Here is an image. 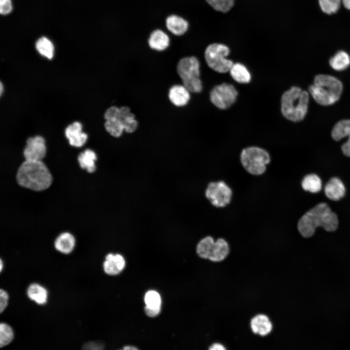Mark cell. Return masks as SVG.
Listing matches in <instances>:
<instances>
[{"mask_svg": "<svg viewBox=\"0 0 350 350\" xmlns=\"http://www.w3.org/2000/svg\"><path fill=\"white\" fill-rule=\"evenodd\" d=\"M338 219L326 203L316 205L304 214L298 223L299 233L305 238L312 236L317 227H321L329 232L335 231L338 228Z\"/></svg>", "mask_w": 350, "mask_h": 350, "instance_id": "cell-1", "label": "cell"}, {"mask_svg": "<svg viewBox=\"0 0 350 350\" xmlns=\"http://www.w3.org/2000/svg\"><path fill=\"white\" fill-rule=\"evenodd\" d=\"M16 179L20 186L35 191L47 189L52 180L49 170L41 160H25L17 171Z\"/></svg>", "mask_w": 350, "mask_h": 350, "instance_id": "cell-2", "label": "cell"}, {"mask_svg": "<svg viewBox=\"0 0 350 350\" xmlns=\"http://www.w3.org/2000/svg\"><path fill=\"white\" fill-rule=\"evenodd\" d=\"M343 90L341 82L337 78L328 74L315 76L313 84L309 87V92L318 104L329 105L340 98Z\"/></svg>", "mask_w": 350, "mask_h": 350, "instance_id": "cell-3", "label": "cell"}, {"mask_svg": "<svg viewBox=\"0 0 350 350\" xmlns=\"http://www.w3.org/2000/svg\"><path fill=\"white\" fill-rule=\"evenodd\" d=\"M309 101V93L296 86L285 91L281 98V111L287 119L298 122L305 117Z\"/></svg>", "mask_w": 350, "mask_h": 350, "instance_id": "cell-4", "label": "cell"}, {"mask_svg": "<svg viewBox=\"0 0 350 350\" xmlns=\"http://www.w3.org/2000/svg\"><path fill=\"white\" fill-rule=\"evenodd\" d=\"M176 72L182 84L192 93H199L203 90L200 78V63L194 55L181 58L176 66Z\"/></svg>", "mask_w": 350, "mask_h": 350, "instance_id": "cell-5", "label": "cell"}, {"mask_svg": "<svg viewBox=\"0 0 350 350\" xmlns=\"http://www.w3.org/2000/svg\"><path fill=\"white\" fill-rule=\"evenodd\" d=\"M270 159L267 151L256 146L244 148L241 154L243 166L247 172L253 175H261L264 173Z\"/></svg>", "mask_w": 350, "mask_h": 350, "instance_id": "cell-6", "label": "cell"}, {"mask_svg": "<svg viewBox=\"0 0 350 350\" xmlns=\"http://www.w3.org/2000/svg\"><path fill=\"white\" fill-rule=\"evenodd\" d=\"M228 47L223 44L215 43L209 45L204 52V58L207 65L212 70L221 73L229 71L233 65L232 61L228 59Z\"/></svg>", "mask_w": 350, "mask_h": 350, "instance_id": "cell-7", "label": "cell"}, {"mask_svg": "<svg viewBox=\"0 0 350 350\" xmlns=\"http://www.w3.org/2000/svg\"><path fill=\"white\" fill-rule=\"evenodd\" d=\"M238 92L231 84L226 83L213 87L210 93L211 102L220 109H227L236 101Z\"/></svg>", "mask_w": 350, "mask_h": 350, "instance_id": "cell-8", "label": "cell"}, {"mask_svg": "<svg viewBox=\"0 0 350 350\" xmlns=\"http://www.w3.org/2000/svg\"><path fill=\"white\" fill-rule=\"evenodd\" d=\"M232 192L223 181L210 182L206 190L205 195L211 204L218 208H223L230 202Z\"/></svg>", "mask_w": 350, "mask_h": 350, "instance_id": "cell-9", "label": "cell"}, {"mask_svg": "<svg viewBox=\"0 0 350 350\" xmlns=\"http://www.w3.org/2000/svg\"><path fill=\"white\" fill-rule=\"evenodd\" d=\"M46 153L45 140L42 137L36 136L27 139L23 150L25 160H41L45 156Z\"/></svg>", "mask_w": 350, "mask_h": 350, "instance_id": "cell-10", "label": "cell"}, {"mask_svg": "<svg viewBox=\"0 0 350 350\" xmlns=\"http://www.w3.org/2000/svg\"><path fill=\"white\" fill-rule=\"evenodd\" d=\"M191 93L182 84L177 83L169 88L167 97L173 106L177 108H183L189 104L191 99Z\"/></svg>", "mask_w": 350, "mask_h": 350, "instance_id": "cell-11", "label": "cell"}, {"mask_svg": "<svg viewBox=\"0 0 350 350\" xmlns=\"http://www.w3.org/2000/svg\"><path fill=\"white\" fill-rule=\"evenodd\" d=\"M114 118L118 119L122 122L124 131L126 133H132L138 128L139 122L136 115L128 105L119 106L115 115L109 119Z\"/></svg>", "mask_w": 350, "mask_h": 350, "instance_id": "cell-12", "label": "cell"}, {"mask_svg": "<svg viewBox=\"0 0 350 350\" xmlns=\"http://www.w3.org/2000/svg\"><path fill=\"white\" fill-rule=\"evenodd\" d=\"M331 135L336 141L348 138L341 149L344 155L350 157V120H343L337 122L332 129Z\"/></svg>", "mask_w": 350, "mask_h": 350, "instance_id": "cell-13", "label": "cell"}, {"mask_svg": "<svg viewBox=\"0 0 350 350\" xmlns=\"http://www.w3.org/2000/svg\"><path fill=\"white\" fill-rule=\"evenodd\" d=\"M249 324L252 332L262 337L269 334L273 329V324L270 317L263 313L254 315L250 319Z\"/></svg>", "mask_w": 350, "mask_h": 350, "instance_id": "cell-14", "label": "cell"}, {"mask_svg": "<svg viewBox=\"0 0 350 350\" xmlns=\"http://www.w3.org/2000/svg\"><path fill=\"white\" fill-rule=\"evenodd\" d=\"M149 48L155 52H161L166 51L171 45V39L164 31L158 29L153 30L147 39Z\"/></svg>", "mask_w": 350, "mask_h": 350, "instance_id": "cell-15", "label": "cell"}, {"mask_svg": "<svg viewBox=\"0 0 350 350\" xmlns=\"http://www.w3.org/2000/svg\"><path fill=\"white\" fill-rule=\"evenodd\" d=\"M65 134L71 146L80 147L86 142L88 135L82 132L80 122H75L69 125L65 129Z\"/></svg>", "mask_w": 350, "mask_h": 350, "instance_id": "cell-16", "label": "cell"}, {"mask_svg": "<svg viewBox=\"0 0 350 350\" xmlns=\"http://www.w3.org/2000/svg\"><path fill=\"white\" fill-rule=\"evenodd\" d=\"M167 29L174 35L182 36L189 29L188 22L181 17L176 15L168 16L165 20Z\"/></svg>", "mask_w": 350, "mask_h": 350, "instance_id": "cell-17", "label": "cell"}, {"mask_svg": "<svg viewBox=\"0 0 350 350\" xmlns=\"http://www.w3.org/2000/svg\"><path fill=\"white\" fill-rule=\"evenodd\" d=\"M326 196L332 201H338L343 197L346 188L342 181L337 177L331 178L324 187Z\"/></svg>", "mask_w": 350, "mask_h": 350, "instance_id": "cell-18", "label": "cell"}, {"mask_svg": "<svg viewBox=\"0 0 350 350\" xmlns=\"http://www.w3.org/2000/svg\"><path fill=\"white\" fill-rule=\"evenodd\" d=\"M125 261L120 254L109 253L105 257L103 268L105 273L109 275H116L124 268Z\"/></svg>", "mask_w": 350, "mask_h": 350, "instance_id": "cell-19", "label": "cell"}, {"mask_svg": "<svg viewBox=\"0 0 350 350\" xmlns=\"http://www.w3.org/2000/svg\"><path fill=\"white\" fill-rule=\"evenodd\" d=\"M144 301L146 304L145 312L148 316L155 317L159 314L161 300L157 292L154 290L148 291L145 295Z\"/></svg>", "mask_w": 350, "mask_h": 350, "instance_id": "cell-20", "label": "cell"}, {"mask_svg": "<svg viewBox=\"0 0 350 350\" xmlns=\"http://www.w3.org/2000/svg\"><path fill=\"white\" fill-rule=\"evenodd\" d=\"M75 239L74 236L70 232L61 233L55 239L54 245L55 249L58 252L68 254L70 253L75 246Z\"/></svg>", "mask_w": 350, "mask_h": 350, "instance_id": "cell-21", "label": "cell"}, {"mask_svg": "<svg viewBox=\"0 0 350 350\" xmlns=\"http://www.w3.org/2000/svg\"><path fill=\"white\" fill-rule=\"evenodd\" d=\"M27 295L28 298L39 305L45 304L48 299V291L47 289L36 283L31 284L27 290Z\"/></svg>", "mask_w": 350, "mask_h": 350, "instance_id": "cell-22", "label": "cell"}, {"mask_svg": "<svg viewBox=\"0 0 350 350\" xmlns=\"http://www.w3.org/2000/svg\"><path fill=\"white\" fill-rule=\"evenodd\" d=\"M229 252V247L228 242L223 238H219L215 241L209 260L214 262H221L226 259Z\"/></svg>", "mask_w": 350, "mask_h": 350, "instance_id": "cell-23", "label": "cell"}, {"mask_svg": "<svg viewBox=\"0 0 350 350\" xmlns=\"http://www.w3.org/2000/svg\"><path fill=\"white\" fill-rule=\"evenodd\" d=\"M96 159L95 153L89 149L85 150L78 156V161L80 167L86 170L89 173H93L95 171V161Z\"/></svg>", "mask_w": 350, "mask_h": 350, "instance_id": "cell-24", "label": "cell"}, {"mask_svg": "<svg viewBox=\"0 0 350 350\" xmlns=\"http://www.w3.org/2000/svg\"><path fill=\"white\" fill-rule=\"evenodd\" d=\"M229 72L232 78L239 83H248L251 79V74L246 67L240 63L233 64Z\"/></svg>", "mask_w": 350, "mask_h": 350, "instance_id": "cell-25", "label": "cell"}, {"mask_svg": "<svg viewBox=\"0 0 350 350\" xmlns=\"http://www.w3.org/2000/svg\"><path fill=\"white\" fill-rule=\"evenodd\" d=\"M329 64L335 70H345L350 65V56L347 52L339 51L330 59Z\"/></svg>", "mask_w": 350, "mask_h": 350, "instance_id": "cell-26", "label": "cell"}, {"mask_svg": "<svg viewBox=\"0 0 350 350\" xmlns=\"http://www.w3.org/2000/svg\"><path fill=\"white\" fill-rule=\"evenodd\" d=\"M301 186L305 191L317 193L322 189V181L317 175L311 174L304 177L301 182Z\"/></svg>", "mask_w": 350, "mask_h": 350, "instance_id": "cell-27", "label": "cell"}, {"mask_svg": "<svg viewBox=\"0 0 350 350\" xmlns=\"http://www.w3.org/2000/svg\"><path fill=\"white\" fill-rule=\"evenodd\" d=\"M214 243L215 241L211 236L204 237L200 240L196 247V252L199 256L203 259H209Z\"/></svg>", "mask_w": 350, "mask_h": 350, "instance_id": "cell-28", "label": "cell"}, {"mask_svg": "<svg viewBox=\"0 0 350 350\" xmlns=\"http://www.w3.org/2000/svg\"><path fill=\"white\" fill-rule=\"evenodd\" d=\"M37 52L42 56L52 59L53 55L54 47L52 42L47 38L42 37L35 43Z\"/></svg>", "mask_w": 350, "mask_h": 350, "instance_id": "cell-29", "label": "cell"}, {"mask_svg": "<svg viewBox=\"0 0 350 350\" xmlns=\"http://www.w3.org/2000/svg\"><path fill=\"white\" fill-rule=\"evenodd\" d=\"M104 124L106 131L115 138L121 137L124 131L122 122L117 119L114 118L105 120Z\"/></svg>", "mask_w": 350, "mask_h": 350, "instance_id": "cell-30", "label": "cell"}, {"mask_svg": "<svg viewBox=\"0 0 350 350\" xmlns=\"http://www.w3.org/2000/svg\"><path fill=\"white\" fill-rule=\"evenodd\" d=\"M14 338L12 327L8 324L2 322L0 325V346L3 347L10 343Z\"/></svg>", "mask_w": 350, "mask_h": 350, "instance_id": "cell-31", "label": "cell"}, {"mask_svg": "<svg viewBox=\"0 0 350 350\" xmlns=\"http://www.w3.org/2000/svg\"><path fill=\"white\" fill-rule=\"evenodd\" d=\"M321 11L326 14L332 15L336 13L342 3L341 0H318Z\"/></svg>", "mask_w": 350, "mask_h": 350, "instance_id": "cell-32", "label": "cell"}, {"mask_svg": "<svg viewBox=\"0 0 350 350\" xmlns=\"http://www.w3.org/2000/svg\"><path fill=\"white\" fill-rule=\"evenodd\" d=\"M206 1L214 10L223 13L229 12L234 5L233 0H206Z\"/></svg>", "mask_w": 350, "mask_h": 350, "instance_id": "cell-33", "label": "cell"}, {"mask_svg": "<svg viewBox=\"0 0 350 350\" xmlns=\"http://www.w3.org/2000/svg\"><path fill=\"white\" fill-rule=\"evenodd\" d=\"M9 299V295L4 289L0 290V312L2 313L6 308Z\"/></svg>", "mask_w": 350, "mask_h": 350, "instance_id": "cell-34", "label": "cell"}, {"mask_svg": "<svg viewBox=\"0 0 350 350\" xmlns=\"http://www.w3.org/2000/svg\"><path fill=\"white\" fill-rule=\"evenodd\" d=\"M12 9L11 0H0V13L2 15H7Z\"/></svg>", "mask_w": 350, "mask_h": 350, "instance_id": "cell-35", "label": "cell"}, {"mask_svg": "<svg viewBox=\"0 0 350 350\" xmlns=\"http://www.w3.org/2000/svg\"><path fill=\"white\" fill-rule=\"evenodd\" d=\"M102 346L98 343L89 342L83 346L82 350H102Z\"/></svg>", "mask_w": 350, "mask_h": 350, "instance_id": "cell-36", "label": "cell"}, {"mask_svg": "<svg viewBox=\"0 0 350 350\" xmlns=\"http://www.w3.org/2000/svg\"><path fill=\"white\" fill-rule=\"evenodd\" d=\"M208 350H228L226 346L220 342H214L208 348Z\"/></svg>", "mask_w": 350, "mask_h": 350, "instance_id": "cell-37", "label": "cell"}, {"mask_svg": "<svg viewBox=\"0 0 350 350\" xmlns=\"http://www.w3.org/2000/svg\"><path fill=\"white\" fill-rule=\"evenodd\" d=\"M342 3L344 7L347 9L350 10V0H341Z\"/></svg>", "mask_w": 350, "mask_h": 350, "instance_id": "cell-38", "label": "cell"}, {"mask_svg": "<svg viewBox=\"0 0 350 350\" xmlns=\"http://www.w3.org/2000/svg\"><path fill=\"white\" fill-rule=\"evenodd\" d=\"M120 350H139L137 348L132 346H124L122 349Z\"/></svg>", "mask_w": 350, "mask_h": 350, "instance_id": "cell-39", "label": "cell"}, {"mask_svg": "<svg viewBox=\"0 0 350 350\" xmlns=\"http://www.w3.org/2000/svg\"><path fill=\"white\" fill-rule=\"evenodd\" d=\"M0 271H1L2 270V268H3V262H2V261L1 259H0Z\"/></svg>", "mask_w": 350, "mask_h": 350, "instance_id": "cell-40", "label": "cell"}, {"mask_svg": "<svg viewBox=\"0 0 350 350\" xmlns=\"http://www.w3.org/2000/svg\"><path fill=\"white\" fill-rule=\"evenodd\" d=\"M0 95H1V94H2V93L3 87H2V83H1V82H0Z\"/></svg>", "mask_w": 350, "mask_h": 350, "instance_id": "cell-41", "label": "cell"}, {"mask_svg": "<svg viewBox=\"0 0 350 350\" xmlns=\"http://www.w3.org/2000/svg\"></svg>", "mask_w": 350, "mask_h": 350, "instance_id": "cell-42", "label": "cell"}]
</instances>
